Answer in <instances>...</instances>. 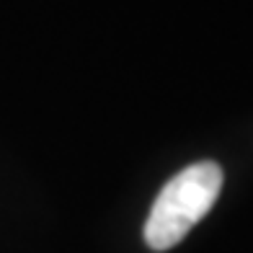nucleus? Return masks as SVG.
Segmentation results:
<instances>
[{"label":"nucleus","instance_id":"obj_1","mask_svg":"<svg viewBox=\"0 0 253 253\" xmlns=\"http://www.w3.org/2000/svg\"><path fill=\"white\" fill-rule=\"evenodd\" d=\"M222 168L212 160H202L176 173L150 207L145 222V243L153 251L178 246L186 233L212 210L222 189Z\"/></svg>","mask_w":253,"mask_h":253}]
</instances>
